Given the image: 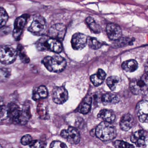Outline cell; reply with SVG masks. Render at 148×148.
Returning a JSON list of instances; mask_svg holds the SVG:
<instances>
[{
  "instance_id": "obj_1",
  "label": "cell",
  "mask_w": 148,
  "mask_h": 148,
  "mask_svg": "<svg viewBox=\"0 0 148 148\" xmlns=\"http://www.w3.org/2000/svg\"><path fill=\"white\" fill-rule=\"evenodd\" d=\"M7 108V116L14 123L25 125L31 117V114L27 110H21L15 103H10Z\"/></svg>"
},
{
  "instance_id": "obj_2",
  "label": "cell",
  "mask_w": 148,
  "mask_h": 148,
  "mask_svg": "<svg viewBox=\"0 0 148 148\" xmlns=\"http://www.w3.org/2000/svg\"><path fill=\"white\" fill-rule=\"evenodd\" d=\"M36 46L39 51H50L56 53L61 52L63 49L60 41L47 36H42L37 41Z\"/></svg>"
},
{
  "instance_id": "obj_3",
  "label": "cell",
  "mask_w": 148,
  "mask_h": 148,
  "mask_svg": "<svg viewBox=\"0 0 148 148\" xmlns=\"http://www.w3.org/2000/svg\"><path fill=\"white\" fill-rule=\"evenodd\" d=\"M42 63L49 71L56 73L63 71L66 65V60L59 55L45 57Z\"/></svg>"
},
{
  "instance_id": "obj_4",
  "label": "cell",
  "mask_w": 148,
  "mask_h": 148,
  "mask_svg": "<svg viewBox=\"0 0 148 148\" xmlns=\"http://www.w3.org/2000/svg\"><path fill=\"white\" fill-rule=\"evenodd\" d=\"M96 135L103 141H108L114 139L116 136V131L110 123L101 122L96 129Z\"/></svg>"
},
{
  "instance_id": "obj_5",
  "label": "cell",
  "mask_w": 148,
  "mask_h": 148,
  "mask_svg": "<svg viewBox=\"0 0 148 148\" xmlns=\"http://www.w3.org/2000/svg\"><path fill=\"white\" fill-rule=\"evenodd\" d=\"M148 74L145 73L141 77L132 79L130 82L131 91L135 95L144 93L148 89Z\"/></svg>"
},
{
  "instance_id": "obj_6",
  "label": "cell",
  "mask_w": 148,
  "mask_h": 148,
  "mask_svg": "<svg viewBox=\"0 0 148 148\" xmlns=\"http://www.w3.org/2000/svg\"><path fill=\"white\" fill-rule=\"evenodd\" d=\"M17 55V50L11 46H0V62L3 64H12L16 60Z\"/></svg>"
},
{
  "instance_id": "obj_7",
  "label": "cell",
  "mask_w": 148,
  "mask_h": 148,
  "mask_svg": "<svg viewBox=\"0 0 148 148\" xmlns=\"http://www.w3.org/2000/svg\"><path fill=\"white\" fill-rule=\"evenodd\" d=\"M46 27L45 18L40 14H36L33 17V20L28 30L33 34L37 36L42 35Z\"/></svg>"
},
{
  "instance_id": "obj_8",
  "label": "cell",
  "mask_w": 148,
  "mask_h": 148,
  "mask_svg": "<svg viewBox=\"0 0 148 148\" xmlns=\"http://www.w3.org/2000/svg\"><path fill=\"white\" fill-rule=\"evenodd\" d=\"M60 135L66 141L73 145L78 143L80 141V135L76 128L73 127H68L67 130H64L61 131Z\"/></svg>"
},
{
  "instance_id": "obj_9",
  "label": "cell",
  "mask_w": 148,
  "mask_h": 148,
  "mask_svg": "<svg viewBox=\"0 0 148 148\" xmlns=\"http://www.w3.org/2000/svg\"><path fill=\"white\" fill-rule=\"evenodd\" d=\"M52 97L54 103L61 104L68 99V92L64 86H56L53 90Z\"/></svg>"
},
{
  "instance_id": "obj_10",
  "label": "cell",
  "mask_w": 148,
  "mask_h": 148,
  "mask_svg": "<svg viewBox=\"0 0 148 148\" xmlns=\"http://www.w3.org/2000/svg\"><path fill=\"white\" fill-rule=\"evenodd\" d=\"M66 31V27L64 25L62 24H55L49 29V36L61 41L64 40Z\"/></svg>"
},
{
  "instance_id": "obj_11",
  "label": "cell",
  "mask_w": 148,
  "mask_h": 148,
  "mask_svg": "<svg viewBox=\"0 0 148 148\" xmlns=\"http://www.w3.org/2000/svg\"><path fill=\"white\" fill-rule=\"evenodd\" d=\"M87 37L80 33L74 34L72 37V47L74 50L79 51L84 49L87 45Z\"/></svg>"
},
{
  "instance_id": "obj_12",
  "label": "cell",
  "mask_w": 148,
  "mask_h": 148,
  "mask_svg": "<svg viewBox=\"0 0 148 148\" xmlns=\"http://www.w3.org/2000/svg\"><path fill=\"white\" fill-rule=\"evenodd\" d=\"M28 18V16L27 14H24L15 20L14 29L13 32V35L15 39L18 40L20 38Z\"/></svg>"
},
{
  "instance_id": "obj_13",
  "label": "cell",
  "mask_w": 148,
  "mask_h": 148,
  "mask_svg": "<svg viewBox=\"0 0 148 148\" xmlns=\"http://www.w3.org/2000/svg\"><path fill=\"white\" fill-rule=\"evenodd\" d=\"M136 111L140 122L147 123L148 120V101L143 100L140 101L137 105Z\"/></svg>"
},
{
  "instance_id": "obj_14",
  "label": "cell",
  "mask_w": 148,
  "mask_h": 148,
  "mask_svg": "<svg viewBox=\"0 0 148 148\" xmlns=\"http://www.w3.org/2000/svg\"><path fill=\"white\" fill-rule=\"evenodd\" d=\"M130 140L138 147H144L147 142V133L142 130L137 131L131 135Z\"/></svg>"
},
{
  "instance_id": "obj_15",
  "label": "cell",
  "mask_w": 148,
  "mask_h": 148,
  "mask_svg": "<svg viewBox=\"0 0 148 148\" xmlns=\"http://www.w3.org/2000/svg\"><path fill=\"white\" fill-rule=\"evenodd\" d=\"M106 31L109 39L114 41L118 39L122 34L121 27L118 25L113 23H110L107 25Z\"/></svg>"
},
{
  "instance_id": "obj_16",
  "label": "cell",
  "mask_w": 148,
  "mask_h": 148,
  "mask_svg": "<svg viewBox=\"0 0 148 148\" xmlns=\"http://www.w3.org/2000/svg\"><path fill=\"white\" fill-rule=\"evenodd\" d=\"M134 124V119L130 114H125L122 116L119 122L120 128L125 131L130 130Z\"/></svg>"
},
{
  "instance_id": "obj_17",
  "label": "cell",
  "mask_w": 148,
  "mask_h": 148,
  "mask_svg": "<svg viewBox=\"0 0 148 148\" xmlns=\"http://www.w3.org/2000/svg\"><path fill=\"white\" fill-rule=\"evenodd\" d=\"M106 77V73L102 69H99L97 73L90 77V80L95 86H97L101 85L104 81Z\"/></svg>"
},
{
  "instance_id": "obj_18",
  "label": "cell",
  "mask_w": 148,
  "mask_h": 148,
  "mask_svg": "<svg viewBox=\"0 0 148 148\" xmlns=\"http://www.w3.org/2000/svg\"><path fill=\"white\" fill-rule=\"evenodd\" d=\"M98 117L104 122L110 123H113L116 118V116L112 111L106 109L101 110L99 113Z\"/></svg>"
},
{
  "instance_id": "obj_19",
  "label": "cell",
  "mask_w": 148,
  "mask_h": 148,
  "mask_svg": "<svg viewBox=\"0 0 148 148\" xmlns=\"http://www.w3.org/2000/svg\"><path fill=\"white\" fill-rule=\"evenodd\" d=\"M48 95V90L46 87L45 86H40L34 91L32 99L34 100L37 101L40 99L46 98Z\"/></svg>"
},
{
  "instance_id": "obj_20",
  "label": "cell",
  "mask_w": 148,
  "mask_h": 148,
  "mask_svg": "<svg viewBox=\"0 0 148 148\" xmlns=\"http://www.w3.org/2000/svg\"><path fill=\"white\" fill-rule=\"evenodd\" d=\"M102 103L105 105L114 104L118 103L119 99L118 97L112 93H107L104 94L101 98Z\"/></svg>"
},
{
  "instance_id": "obj_21",
  "label": "cell",
  "mask_w": 148,
  "mask_h": 148,
  "mask_svg": "<svg viewBox=\"0 0 148 148\" xmlns=\"http://www.w3.org/2000/svg\"><path fill=\"white\" fill-rule=\"evenodd\" d=\"M138 67V64L136 60L131 59L124 61L122 64V67L123 70L127 72H133Z\"/></svg>"
},
{
  "instance_id": "obj_22",
  "label": "cell",
  "mask_w": 148,
  "mask_h": 148,
  "mask_svg": "<svg viewBox=\"0 0 148 148\" xmlns=\"http://www.w3.org/2000/svg\"><path fill=\"white\" fill-rule=\"evenodd\" d=\"M92 101V99L90 96L86 97L80 104L79 112L83 114H87L90 110Z\"/></svg>"
},
{
  "instance_id": "obj_23",
  "label": "cell",
  "mask_w": 148,
  "mask_h": 148,
  "mask_svg": "<svg viewBox=\"0 0 148 148\" xmlns=\"http://www.w3.org/2000/svg\"><path fill=\"white\" fill-rule=\"evenodd\" d=\"M86 22L89 28L94 33L99 34L101 32L100 26L96 23L93 18L90 17H88L86 19Z\"/></svg>"
},
{
  "instance_id": "obj_24",
  "label": "cell",
  "mask_w": 148,
  "mask_h": 148,
  "mask_svg": "<svg viewBox=\"0 0 148 148\" xmlns=\"http://www.w3.org/2000/svg\"><path fill=\"white\" fill-rule=\"evenodd\" d=\"M135 39L134 38L131 39L128 38H121L114 40L113 46L116 47H121L125 46L127 45H131L133 44V42Z\"/></svg>"
},
{
  "instance_id": "obj_25",
  "label": "cell",
  "mask_w": 148,
  "mask_h": 148,
  "mask_svg": "<svg viewBox=\"0 0 148 148\" xmlns=\"http://www.w3.org/2000/svg\"><path fill=\"white\" fill-rule=\"evenodd\" d=\"M120 82V78L117 76H111L109 77L106 80V84L112 91L116 90L117 86Z\"/></svg>"
},
{
  "instance_id": "obj_26",
  "label": "cell",
  "mask_w": 148,
  "mask_h": 148,
  "mask_svg": "<svg viewBox=\"0 0 148 148\" xmlns=\"http://www.w3.org/2000/svg\"><path fill=\"white\" fill-rule=\"evenodd\" d=\"M17 53L21 61L25 64H27L30 62V59L27 55L26 53L23 46L19 45L17 47Z\"/></svg>"
},
{
  "instance_id": "obj_27",
  "label": "cell",
  "mask_w": 148,
  "mask_h": 148,
  "mask_svg": "<svg viewBox=\"0 0 148 148\" xmlns=\"http://www.w3.org/2000/svg\"><path fill=\"white\" fill-rule=\"evenodd\" d=\"M87 44L89 47L93 50H97L101 48L103 44L98 40L96 38L88 37L87 39Z\"/></svg>"
},
{
  "instance_id": "obj_28",
  "label": "cell",
  "mask_w": 148,
  "mask_h": 148,
  "mask_svg": "<svg viewBox=\"0 0 148 148\" xmlns=\"http://www.w3.org/2000/svg\"><path fill=\"white\" fill-rule=\"evenodd\" d=\"M11 76V69L5 67H0V82H7Z\"/></svg>"
},
{
  "instance_id": "obj_29",
  "label": "cell",
  "mask_w": 148,
  "mask_h": 148,
  "mask_svg": "<svg viewBox=\"0 0 148 148\" xmlns=\"http://www.w3.org/2000/svg\"><path fill=\"white\" fill-rule=\"evenodd\" d=\"M8 16L5 9L0 8V28H2L6 24Z\"/></svg>"
},
{
  "instance_id": "obj_30",
  "label": "cell",
  "mask_w": 148,
  "mask_h": 148,
  "mask_svg": "<svg viewBox=\"0 0 148 148\" xmlns=\"http://www.w3.org/2000/svg\"><path fill=\"white\" fill-rule=\"evenodd\" d=\"M114 145L116 148H131L134 147V145L121 140L115 141L114 143Z\"/></svg>"
},
{
  "instance_id": "obj_31",
  "label": "cell",
  "mask_w": 148,
  "mask_h": 148,
  "mask_svg": "<svg viewBox=\"0 0 148 148\" xmlns=\"http://www.w3.org/2000/svg\"><path fill=\"white\" fill-rule=\"evenodd\" d=\"M29 145V147L33 148H44L45 146V144L39 140H32Z\"/></svg>"
},
{
  "instance_id": "obj_32",
  "label": "cell",
  "mask_w": 148,
  "mask_h": 148,
  "mask_svg": "<svg viewBox=\"0 0 148 148\" xmlns=\"http://www.w3.org/2000/svg\"><path fill=\"white\" fill-rule=\"evenodd\" d=\"M32 137L29 134L25 135L21 138V143L24 145H29L32 141Z\"/></svg>"
},
{
  "instance_id": "obj_33",
  "label": "cell",
  "mask_w": 148,
  "mask_h": 148,
  "mask_svg": "<svg viewBox=\"0 0 148 148\" xmlns=\"http://www.w3.org/2000/svg\"><path fill=\"white\" fill-rule=\"evenodd\" d=\"M50 147L51 148H67V146L65 144L62 142L55 141L51 143Z\"/></svg>"
},
{
  "instance_id": "obj_34",
  "label": "cell",
  "mask_w": 148,
  "mask_h": 148,
  "mask_svg": "<svg viewBox=\"0 0 148 148\" xmlns=\"http://www.w3.org/2000/svg\"><path fill=\"white\" fill-rule=\"evenodd\" d=\"M6 116H7V108L4 105L0 106V119L3 118Z\"/></svg>"
},
{
  "instance_id": "obj_35",
  "label": "cell",
  "mask_w": 148,
  "mask_h": 148,
  "mask_svg": "<svg viewBox=\"0 0 148 148\" xmlns=\"http://www.w3.org/2000/svg\"><path fill=\"white\" fill-rule=\"evenodd\" d=\"M4 99L2 97L0 96V106H1L4 105Z\"/></svg>"
},
{
  "instance_id": "obj_36",
  "label": "cell",
  "mask_w": 148,
  "mask_h": 148,
  "mask_svg": "<svg viewBox=\"0 0 148 148\" xmlns=\"http://www.w3.org/2000/svg\"><path fill=\"white\" fill-rule=\"evenodd\" d=\"M0 148H2V145H1L0 144Z\"/></svg>"
}]
</instances>
